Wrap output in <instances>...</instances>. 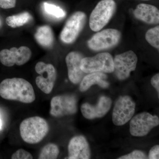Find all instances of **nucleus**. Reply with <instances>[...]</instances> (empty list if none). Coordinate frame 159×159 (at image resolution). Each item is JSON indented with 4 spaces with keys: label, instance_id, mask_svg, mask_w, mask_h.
<instances>
[{
    "label": "nucleus",
    "instance_id": "0eeeda50",
    "mask_svg": "<svg viewBox=\"0 0 159 159\" xmlns=\"http://www.w3.org/2000/svg\"><path fill=\"white\" fill-rule=\"evenodd\" d=\"M159 124L158 117L143 112L131 119L129 124L131 134L135 137H144Z\"/></svg>",
    "mask_w": 159,
    "mask_h": 159
},
{
    "label": "nucleus",
    "instance_id": "f03ea898",
    "mask_svg": "<svg viewBox=\"0 0 159 159\" xmlns=\"http://www.w3.org/2000/svg\"><path fill=\"white\" fill-rule=\"evenodd\" d=\"M49 128L46 119L39 116L30 117L24 119L20 124V134L26 143L37 144L47 136Z\"/></svg>",
    "mask_w": 159,
    "mask_h": 159
},
{
    "label": "nucleus",
    "instance_id": "cd10ccee",
    "mask_svg": "<svg viewBox=\"0 0 159 159\" xmlns=\"http://www.w3.org/2000/svg\"><path fill=\"white\" fill-rule=\"evenodd\" d=\"M2 121L1 120V118H0V129H2Z\"/></svg>",
    "mask_w": 159,
    "mask_h": 159
},
{
    "label": "nucleus",
    "instance_id": "a211bd4d",
    "mask_svg": "<svg viewBox=\"0 0 159 159\" xmlns=\"http://www.w3.org/2000/svg\"><path fill=\"white\" fill-rule=\"evenodd\" d=\"M34 38L37 42L44 48H49L54 44V33L50 26L44 25L39 28L34 34Z\"/></svg>",
    "mask_w": 159,
    "mask_h": 159
},
{
    "label": "nucleus",
    "instance_id": "aec40b11",
    "mask_svg": "<svg viewBox=\"0 0 159 159\" xmlns=\"http://www.w3.org/2000/svg\"><path fill=\"white\" fill-rule=\"evenodd\" d=\"M59 153L58 146L54 143H49L45 145L41 150L38 159H57Z\"/></svg>",
    "mask_w": 159,
    "mask_h": 159
},
{
    "label": "nucleus",
    "instance_id": "7ed1b4c3",
    "mask_svg": "<svg viewBox=\"0 0 159 159\" xmlns=\"http://www.w3.org/2000/svg\"><path fill=\"white\" fill-rule=\"evenodd\" d=\"M116 8L114 0H101L90 15L89 26L93 31H98L107 25Z\"/></svg>",
    "mask_w": 159,
    "mask_h": 159
},
{
    "label": "nucleus",
    "instance_id": "4be33fe9",
    "mask_svg": "<svg viewBox=\"0 0 159 159\" xmlns=\"http://www.w3.org/2000/svg\"><path fill=\"white\" fill-rule=\"evenodd\" d=\"M43 5L45 11L48 14L58 18L65 16V12L58 6L47 2L44 3Z\"/></svg>",
    "mask_w": 159,
    "mask_h": 159
},
{
    "label": "nucleus",
    "instance_id": "f3484780",
    "mask_svg": "<svg viewBox=\"0 0 159 159\" xmlns=\"http://www.w3.org/2000/svg\"><path fill=\"white\" fill-rule=\"evenodd\" d=\"M107 75L101 72H94L84 76L80 81V91L84 92L89 89L92 85L98 84L100 87L106 89L108 87L109 84L106 81Z\"/></svg>",
    "mask_w": 159,
    "mask_h": 159
},
{
    "label": "nucleus",
    "instance_id": "dca6fc26",
    "mask_svg": "<svg viewBox=\"0 0 159 159\" xmlns=\"http://www.w3.org/2000/svg\"><path fill=\"white\" fill-rule=\"evenodd\" d=\"M134 14L137 19L147 24L152 25L159 24V9L152 5L139 4L134 10Z\"/></svg>",
    "mask_w": 159,
    "mask_h": 159
},
{
    "label": "nucleus",
    "instance_id": "1a4fd4ad",
    "mask_svg": "<svg viewBox=\"0 0 159 159\" xmlns=\"http://www.w3.org/2000/svg\"><path fill=\"white\" fill-rule=\"evenodd\" d=\"M121 36L120 31L116 29H105L94 34L88 42V45L95 51L110 48L119 43Z\"/></svg>",
    "mask_w": 159,
    "mask_h": 159
},
{
    "label": "nucleus",
    "instance_id": "ddd939ff",
    "mask_svg": "<svg viewBox=\"0 0 159 159\" xmlns=\"http://www.w3.org/2000/svg\"><path fill=\"white\" fill-rule=\"evenodd\" d=\"M112 101L109 97L102 96L99 98L96 105H92L86 102L81 106V112L86 119H93L104 116L111 106Z\"/></svg>",
    "mask_w": 159,
    "mask_h": 159
},
{
    "label": "nucleus",
    "instance_id": "20e7f679",
    "mask_svg": "<svg viewBox=\"0 0 159 159\" xmlns=\"http://www.w3.org/2000/svg\"><path fill=\"white\" fill-rule=\"evenodd\" d=\"M80 67L85 74L94 72L112 73L114 71L113 58L107 52L99 53L94 57H83Z\"/></svg>",
    "mask_w": 159,
    "mask_h": 159
},
{
    "label": "nucleus",
    "instance_id": "6e6552de",
    "mask_svg": "<svg viewBox=\"0 0 159 159\" xmlns=\"http://www.w3.org/2000/svg\"><path fill=\"white\" fill-rule=\"evenodd\" d=\"M35 70L39 76L36 77V85L44 93L48 94L52 92L57 77V73L54 66L39 61L36 64Z\"/></svg>",
    "mask_w": 159,
    "mask_h": 159
},
{
    "label": "nucleus",
    "instance_id": "f8f14e48",
    "mask_svg": "<svg viewBox=\"0 0 159 159\" xmlns=\"http://www.w3.org/2000/svg\"><path fill=\"white\" fill-rule=\"evenodd\" d=\"M32 52L28 47L22 46L19 48L13 47L10 50L3 49L0 51V61L7 67L15 64L22 66L29 61Z\"/></svg>",
    "mask_w": 159,
    "mask_h": 159
},
{
    "label": "nucleus",
    "instance_id": "bb28decb",
    "mask_svg": "<svg viewBox=\"0 0 159 159\" xmlns=\"http://www.w3.org/2000/svg\"><path fill=\"white\" fill-rule=\"evenodd\" d=\"M152 85L153 86L154 88L156 89L158 93V95H159V73L156 74L152 77L151 80Z\"/></svg>",
    "mask_w": 159,
    "mask_h": 159
},
{
    "label": "nucleus",
    "instance_id": "9d476101",
    "mask_svg": "<svg viewBox=\"0 0 159 159\" xmlns=\"http://www.w3.org/2000/svg\"><path fill=\"white\" fill-rule=\"evenodd\" d=\"M136 104L128 96L119 97L114 106L112 121L115 125L120 126L128 122L133 116Z\"/></svg>",
    "mask_w": 159,
    "mask_h": 159
},
{
    "label": "nucleus",
    "instance_id": "4468645a",
    "mask_svg": "<svg viewBox=\"0 0 159 159\" xmlns=\"http://www.w3.org/2000/svg\"><path fill=\"white\" fill-rule=\"evenodd\" d=\"M69 159H89L90 158L89 145L86 139L83 136L73 137L69 142L68 147Z\"/></svg>",
    "mask_w": 159,
    "mask_h": 159
},
{
    "label": "nucleus",
    "instance_id": "423d86ee",
    "mask_svg": "<svg viewBox=\"0 0 159 159\" xmlns=\"http://www.w3.org/2000/svg\"><path fill=\"white\" fill-rule=\"evenodd\" d=\"M86 20V16L84 12H74L67 20L60 34V39L66 44L72 43L76 40L83 29Z\"/></svg>",
    "mask_w": 159,
    "mask_h": 159
},
{
    "label": "nucleus",
    "instance_id": "9b49d317",
    "mask_svg": "<svg viewBox=\"0 0 159 159\" xmlns=\"http://www.w3.org/2000/svg\"><path fill=\"white\" fill-rule=\"evenodd\" d=\"M114 71L119 80L127 79L130 73L136 68L138 57L133 51H129L117 55L113 59Z\"/></svg>",
    "mask_w": 159,
    "mask_h": 159
},
{
    "label": "nucleus",
    "instance_id": "c85d7f7f",
    "mask_svg": "<svg viewBox=\"0 0 159 159\" xmlns=\"http://www.w3.org/2000/svg\"><path fill=\"white\" fill-rule=\"evenodd\" d=\"M2 20H1V18H0V28H1V26H2Z\"/></svg>",
    "mask_w": 159,
    "mask_h": 159
},
{
    "label": "nucleus",
    "instance_id": "a878e982",
    "mask_svg": "<svg viewBox=\"0 0 159 159\" xmlns=\"http://www.w3.org/2000/svg\"><path fill=\"white\" fill-rule=\"evenodd\" d=\"M148 159H159V146L156 145L153 146L149 151L148 154Z\"/></svg>",
    "mask_w": 159,
    "mask_h": 159
},
{
    "label": "nucleus",
    "instance_id": "b1692460",
    "mask_svg": "<svg viewBox=\"0 0 159 159\" xmlns=\"http://www.w3.org/2000/svg\"><path fill=\"white\" fill-rule=\"evenodd\" d=\"M12 159H32L33 156L31 153L25 149H19L12 155Z\"/></svg>",
    "mask_w": 159,
    "mask_h": 159
},
{
    "label": "nucleus",
    "instance_id": "393cba45",
    "mask_svg": "<svg viewBox=\"0 0 159 159\" xmlns=\"http://www.w3.org/2000/svg\"><path fill=\"white\" fill-rule=\"evenodd\" d=\"M16 0H0V7L4 9L14 8L16 5Z\"/></svg>",
    "mask_w": 159,
    "mask_h": 159
},
{
    "label": "nucleus",
    "instance_id": "2eb2a0df",
    "mask_svg": "<svg viewBox=\"0 0 159 159\" xmlns=\"http://www.w3.org/2000/svg\"><path fill=\"white\" fill-rule=\"evenodd\" d=\"M82 54L77 51L70 52L66 57L69 79L72 83L78 84L84 77L85 73L80 67Z\"/></svg>",
    "mask_w": 159,
    "mask_h": 159
},
{
    "label": "nucleus",
    "instance_id": "c756f323",
    "mask_svg": "<svg viewBox=\"0 0 159 159\" xmlns=\"http://www.w3.org/2000/svg\"><path fill=\"white\" fill-rule=\"evenodd\" d=\"M144 1H148V0H144Z\"/></svg>",
    "mask_w": 159,
    "mask_h": 159
},
{
    "label": "nucleus",
    "instance_id": "39448f33",
    "mask_svg": "<svg viewBox=\"0 0 159 159\" xmlns=\"http://www.w3.org/2000/svg\"><path fill=\"white\" fill-rule=\"evenodd\" d=\"M77 111V99L74 95H58L51 99L50 114L52 116H71L76 114Z\"/></svg>",
    "mask_w": 159,
    "mask_h": 159
},
{
    "label": "nucleus",
    "instance_id": "412c9836",
    "mask_svg": "<svg viewBox=\"0 0 159 159\" xmlns=\"http://www.w3.org/2000/svg\"><path fill=\"white\" fill-rule=\"evenodd\" d=\"M145 39L156 48H159V26L149 29L145 34Z\"/></svg>",
    "mask_w": 159,
    "mask_h": 159
},
{
    "label": "nucleus",
    "instance_id": "6ab92c4d",
    "mask_svg": "<svg viewBox=\"0 0 159 159\" xmlns=\"http://www.w3.org/2000/svg\"><path fill=\"white\" fill-rule=\"evenodd\" d=\"M32 18L31 15L28 12H24L16 15L11 16L6 18L7 25L12 28L21 27L29 22Z\"/></svg>",
    "mask_w": 159,
    "mask_h": 159
},
{
    "label": "nucleus",
    "instance_id": "f257e3e1",
    "mask_svg": "<svg viewBox=\"0 0 159 159\" xmlns=\"http://www.w3.org/2000/svg\"><path fill=\"white\" fill-rule=\"evenodd\" d=\"M0 96L5 99L30 103L35 99L31 83L23 78H7L0 83Z\"/></svg>",
    "mask_w": 159,
    "mask_h": 159
},
{
    "label": "nucleus",
    "instance_id": "5701e85b",
    "mask_svg": "<svg viewBox=\"0 0 159 159\" xmlns=\"http://www.w3.org/2000/svg\"><path fill=\"white\" fill-rule=\"evenodd\" d=\"M148 158L143 152L140 150H134L130 153L118 158L119 159H145Z\"/></svg>",
    "mask_w": 159,
    "mask_h": 159
}]
</instances>
